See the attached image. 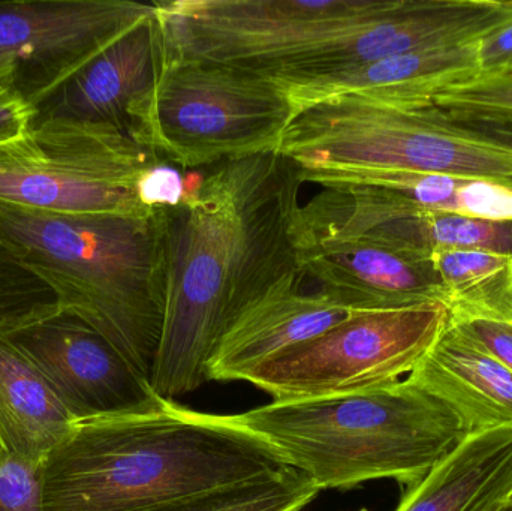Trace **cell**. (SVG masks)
<instances>
[{"label": "cell", "instance_id": "1", "mask_svg": "<svg viewBox=\"0 0 512 511\" xmlns=\"http://www.w3.org/2000/svg\"><path fill=\"white\" fill-rule=\"evenodd\" d=\"M300 168L280 153L216 164L164 209V321L150 374L162 398L209 383L234 321L292 273Z\"/></svg>", "mask_w": 512, "mask_h": 511}, {"label": "cell", "instance_id": "2", "mask_svg": "<svg viewBox=\"0 0 512 511\" xmlns=\"http://www.w3.org/2000/svg\"><path fill=\"white\" fill-rule=\"evenodd\" d=\"M288 468L231 416L162 398L147 410L77 420L42 468V511H143Z\"/></svg>", "mask_w": 512, "mask_h": 511}, {"label": "cell", "instance_id": "3", "mask_svg": "<svg viewBox=\"0 0 512 511\" xmlns=\"http://www.w3.org/2000/svg\"><path fill=\"white\" fill-rule=\"evenodd\" d=\"M0 246L150 381L164 321V209L134 218L0 204Z\"/></svg>", "mask_w": 512, "mask_h": 511}, {"label": "cell", "instance_id": "4", "mask_svg": "<svg viewBox=\"0 0 512 511\" xmlns=\"http://www.w3.org/2000/svg\"><path fill=\"white\" fill-rule=\"evenodd\" d=\"M231 419L319 491L372 480L412 488L466 438L456 414L408 378L334 398L270 402Z\"/></svg>", "mask_w": 512, "mask_h": 511}, {"label": "cell", "instance_id": "5", "mask_svg": "<svg viewBox=\"0 0 512 511\" xmlns=\"http://www.w3.org/2000/svg\"><path fill=\"white\" fill-rule=\"evenodd\" d=\"M277 153L300 168L415 171L512 188V149L435 107L336 96L301 108Z\"/></svg>", "mask_w": 512, "mask_h": 511}, {"label": "cell", "instance_id": "6", "mask_svg": "<svg viewBox=\"0 0 512 511\" xmlns=\"http://www.w3.org/2000/svg\"><path fill=\"white\" fill-rule=\"evenodd\" d=\"M295 114L291 96L271 78L165 54L138 143L168 164L206 167L277 153Z\"/></svg>", "mask_w": 512, "mask_h": 511}, {"label": "cell", "instance_id": "7", "mask_svg": "<svg viewBox=\"0 0 512 511\" xmlns=\"http://www.w3.org/2000/svg\"><path fill=\"white\" fill-rule=\"evenodd\" d=\"M162 162L125 132L98 123L47 120L0 146V204L72 216L153 213L138 182Z\"/></svg>", "mask_w": 512, "mask_h": 511}, {"label": "cell", "instance_id": "8", "mask_svg": "<svg viewBox=\"0 0 512 511\" xmlns=\"http://www.w3.org/2000/svg\"><path fill=\"white\" fill-rule=\"evenodd\" d=\"M450 323L444 303L354 311L242 381L273 402L334 398L405 380Z\"/></svg>", "mask_w": 512, "mask_h": 511}, {"label": "cell", "instance_id": "9", "mask_svg": "<svg viewBox=\"0 0 512 511\" xmlns=\"http://www.w3.org/2000/svg\"><path fill=\"white\" fill-rule=\"evenodd\" d=\"M155 5L134 0L0 2V66L39 107L93 57L150 17Z\"/></svg>", "mask_w": 512, "mask_h": 511}, {"label": "cell", "instance_id": "10", "mask_svg": "<svg viewBox=\"0 0 512 511\" xmlns=\"http://www.w3.org/2000/svg\"><path fill=\"white\" fill-rule=\"evenodd\" d=\"M2 338L39 369L77 420L147 410L162 399L111 342L65 309Z\"/></svg>", "mask_w": 512, "mask_h": 511}, {"label": "cell", "instance_id": "11", "mask_svg": "<svg viewBox=\"0 0 512 511\" xmlns=\"http://www.w3.org/2000/svg\"><path fill=\"white\" fill-rule=\"evenodd\" d=\"M164 62V35L155 11L36 107L33 123H98L113 126L138 143Z\"/></svg>", "mask_w": 512, "mask_h": 511}, {"label": "cell", "instance_id": "12", "mask_svg": "<svg viewBox=\"0 0 512 511\" xmlns=\"http://www.w3.org/2000/svg\"><path fill=\"white\" fill-rule=\"evenodd\" d=\"M304 278L349 311H382L444 303L445 290L432 258L349 240L297 251Z\"/></svg>", "mask_w": 512, "mask_h": 511}, {"label": "cell", "instance_id": "13", "mask_svg": "<svg viewBox=\"0 0 512 511\" xmlns=\"http://www.w3.org/2000/svg\"><path fill=\"white\" fill-rule=\"evenodd\" d=\"M304 275L292 273L239 315L209 366L210 381H242L268 360L321 335L349 311L328 294L301 291Z\"/></svg>", "mask_w": 512, "mask_h": 511}, {"label": "cell", "instance_id": "14", "mask_svg": "<svg viewBox=\"0 0 512 511\" xmlns=\"http://www.w3.org/2000/svg\"><path fill=\"white\" fill-rule=\"evenodd\" d=\"M406 378L447 405L466 437L512 428L511 369L457 324H447Z\"/></svg>", "mask_w": 512, "mask_h": 511}, {"label": "cell", "instance_id": "15", "mask_svg": "<svg viewBox=\"0 0 512 511\" xmlns=\"http://www.w3.org/2000/svg\"><path fill=\"white\" fill-rule=\"evenodd\" d=\"M477 44L411 51L315 80L282 84L297 107L336 96H363L388 104L424 107L432 95L478 75Z\"/></svg>", "mask_w": 512, "mask_h": 511}, {"label": "cell", "instance_id": "16", "mask_svg": "<svg viewBox=\"0 0 512 511\" xmlns=\"http://www.w3.org/2000/svg\"><path fill=\"white\" fill-rule=\"evenodd\" d=\"M512 428L466 437L394 511H510Z\"/></svg>", "mask_w": 512, "mask_h": 511}, {"label": "cell", "instance_id": "17", "mask_svg": "<svg viewBox=\"0 0 512 511\" xmlns=\"http://www.w3.org/2000/svg\"><path fill=\"white\" fill-rule=\"evenodd\" d=\"M77 417L39 369L0 336V432L21 458L44 465Z\"/></svg>", "mask_w": 512, "mask_h": 511}, {"label": "cell", "instance_id": "18", "mask_svg": "<svg viewBox=\"0 0 512 511\" xmlns=\"http://www.w3.org/2000/svg\"><path fill=\"white\" fill-rule=\"evenodd\" d=\"M430 258L444 285L450 323H512V254L439 251Z\"/></svg>", "mask_w": 512, "mask_h": 511}, {"label": "cell", "instance_id": "19", "mask_svg": "<svg viewBox=\"0 0 512 511\" xmlns=\"http://www.w3.org/2000/svg\"><path fill=\"white\" fill-rule=\"evenodd\" d=\"M355 240L378 243L424 257L439 251L512 254V221H490L459 213L426 210L376 225Z\"/></svg>", "mask_w": 512, "mask_h": 511}, {"label": "cell", "instance_id": "20", "mask_svg": "<svg viewBox=\"0 0 512 511\" xmlns=\"http://www.w3.org/2000/svg\"><path fill=\"white\" fill-rule=\"evenodd\" d=\"M315 483L294 468L234 488L174 501L143 511H301L319 495Z\"/></svg>", "mask_w": 512, "mask_h": 511}, {"label": "cell", "instance_id": "21", "mask_svg": "<svg viewBox=\"0 0 512 511\" xmlns=\"http://www.w3.org/2000/svg\"><path fill=\"white\" fill-rule=\"evenodd\" d=\"M57 308L54 291L0 246V336Z\"/></svg>", "mask_w": 512, "mask_h": 511}, {"label": "cell", "instance_id": "22", "mask_svg": "<svg viewBox=\"0 0 512 511\" xmlns=\"http://www.w3.org/2000/svg\"><path fill=\"white\" fill-rule=\"evenodd\" d=\"M424 107L438 108L448 116L512 117V75L445 87Z\"/></svg>", "mask_w": 512, "mask_h": 511}, {"label": "cell", "instance_id": "23", "mask_svg": "<svg viewBox=\"0 0 512 511\" xmlns=\"http://www.w3.org/2000/svg\"><path fill=\"white\" fill-rule=\"evenodd\" d=\"M188 179L168 162H158L141 176L138 182V197L150 212L159 209H174L185 200Z\"/></svg>", "mask_w": 512, "mask_h": 511}, {"label": "cell", "instance_id": "24", "mask_svg": "<svg viewBox=\"0 0 512 511\" xmlns=\"http://www.w3.org/2000/svg\"><path fill=\"white\" fill-rule=\"evenodd\" d=\"M36 119V108L15 86L14 75L0 66V146L23 137Z\"/></svg>", "mask_w": 512, "mask_h": 511}, {"label": "cell", "instance_id": "25", "mask_svg": "<svg viewBox=\"0 0 512 511\" xmlns=\"http://www.w3.org/2000/svg\"><path fill=\"white\" fill-rule=\"evenodd\" d=\"M477 62L478 75L475 78L512 75V18L478 41Z\"/></svg>", "mask_w": 512, "mask_h": 511}, {"label": "cell", "instance_id": "26", "mask_svg": "<svg viewBox=\"0 0 512 511\" xmlns=\"http://www.w3.org/2000/svg\"><path fill=\"white\" fill-rule=\"evenodd\" d=\"M462 327L481 347L512 371V323L501 321H469L453 323Z\"/></svg>", "mask_w": 512, "mask_h": 511}, {"label": "cell", "instance_id": "27", "mask_svg": "<svg viewBox=\"0 0 512 511\" xmlns=\"http://www.w3.org/2000/svg\"><path fill=\"white\" fill-rule=\"evenodd\" d=\"M441 111V110H439ZM445 114V113H444ZM445 116L450 117L454 122L469 126L499 143L512 149V117H489V116Z\"/></svg>", "mask_w": 512, "mask_h": 511}, {"label": "cell", "instance_id": "28", "mask_svg": "<svg viewBox=\"0 0 512 511\" xmlns=\"http://www.w3.org/2000/svg\"><path fill=\"white\" fill-rule=\"evenodd\" d=\"M508 506H510L512 509V491H511L510 497H508Z\"/></svg>", "mask_w": 512, "mask_h": 511}, {"label": "cell", "instance_id": "29", "mask_svg": "<svg viewBox=\"0 0 512 511\" xmlns=\"http://www.w3.org/2000/svg\"><path fill=\"white\" fill-rule=\"evenodd\" d=\"M0 511H5L3 510L2 503H0Z\"/></svg>", "mask_w": 512, "mask_h": 511}, {"label": "cell", "instance_id": "30", "mask_svg": "<svg viewBox=\"0 0 512 511\" xmlns=\"http://www.w3.org/2000/svg\"><path fill=\"white\" fill-rule=\"evenodd\" d=\"M510 511H512V509Z\"/></svg>", "mask_w": 512, "mask_h": 511}]
</instances>
